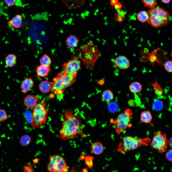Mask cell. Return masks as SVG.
<instances>
[{
  "label": "cell",
  "instance_id": "6da1fadb",
  "mask_svg": "<svg viewBox=\"0 0 172 172\" xmlns=\"http://www.w3.org/2000/svg\"><path fill=\"white\" fill-rule=\"evenodd\" d=\"M63 115V120L59 131L60 138L63 140H66L74 138L77 134H83L81 116L74 114L71 109L65 111Z\"/></svg>",
  "mask_w": 172,
  "mask_h": 172
},
{
  "label": "cell",
  "instance_id": "7a4b0ae2",
  "mask_svg": "<svg viewBox=\"0 0 172 172\" xmlns=\"http://www.w3.org/2000/svg\"><path fill=\"white\" fill-rule=\"evenodd\" d=\"M101 55V52L95 45L88 43L75 50L72 57L78 58L87 68L91 69Z\"/></svg>",
  "mask_w": 172,
  "mask_h": 172
},
{
  "label": "cell",
  "instance_id": "3957f363",
  "mask_svg": "<svg viewBox=\"0 0 172 172\" xmlns=\"http://www.w3.org/2000/svg\"><path fill=\"white\" fill-rule=\"evenodd\" d=\"M149 18L148 23L156 28L167 25L169 20L168 12L163 8L156 6L150 9L148 11Z\"/></svg>",
  "mask_w": 172,
  "mask_h": 172
},
{
  "label": "cell",
  "instance_id": "277c9868",
  "mask_svg": "<svg viewBox=\"0 0 172 172\" xmlns=\"http://www.w3.org/2000/svg\"><path fill=\"white\" fill-rule=\"evenodd\" d=\"M46 107L45 102L42 100L39 102L34 107L31 117V126L38 128L46 123L48 113Z\"/></svg>",
  "mask_w": 172,
  "mask_h": 172
},
{
  "label": "cell",
  "instance_id": "5b68a950",
  "mask_svg": "<svg viewBox=\"0 0 172 172\" xmlns=\"http://www.w3.org/2000/svg\"><path fill=\"white\" fill-rule=\"evenodd\" d=\"M75 78L64 72L58 73L53 78L52 90L55 94L61 95L65 88L75 82Z\"/></svg>",
  "mask_w": 172,
  "mask_h": 172
},
{
  "label": "cell",
  "instance_id": "8992f818",
  "mask_svg": "<svg viewBox=\"0 0 172 172\" xmlns=\"http://www.w3.org/2000/svg\"><path fill=\"white\" fill-rule=\"evenodd\" d=\"M149 138H136L128 136L123 138L122 142L118 145V151L125 153L128 150L136 149L142 146L147 145L150 142Z\"/></svg>",
  "mask_w": 172,
  "mask_h": 172
},
{
  "label": "cell",
  "instance_id": "52a82bcc",
  "mask_svg": "<svg viewBox=\"0 0 172 172\" xmlns=\"http://www.w3.org/2000/svg\"><path fill=\"white\" fill-rule=\"evenodd\" d=\"M132 114V111L128 108L124 113L119 115L117 118L114 120L111 119L110 122L113 124L118 134L124 131L128 127L132 126L130 118Z\"/></svg>",
  "mask_w": 172,
  "mask_h": 172
},
{
  "label": "cell",
  "instance_id": "ba28073f",
  "mask_svg": "<svg viewBox=\"0 0 172 172\" xmlns=\"http://www.w3.org/2000/svg\"><path fill=\"white\" fill-rule=\"evenodd\" d=\"M47 169L49 172H67L68 170L65 160L58 154L50 156Z\"/></svg>",
  "mask_w": 172,
  "mask_h": 172
},
{
  "label": "cell",
  "instance_id": "9c48e42d",
  "mask_svg": "<svg viewBox=\"0 0 172 172\" xmlns=\"http://www.w3.org/2000/svg\"><path fill=\"white\" fill-rule=\"evenodd\" d=\"M168 143L166 134L159 131L154 133L150 145L159 153H162L166 151Z\"/></svg>",
  "mask_w": 172,
  "mask_h": 172
},
{
  "label": "cell",
  "instance_id": "30bf717a",
  "mask_svg": "<svg viewBox=\"0 0 172 172\" xmlns=\"http://www.w3.org/2000/svg\"><path fill=\"white\" fill-rule=\"evenodd\" d=\"M81 62L78 58L72 57L62 66L65 73L75 77L78 72L81 69Z\"/></svg>",
  "mask_w": 172,
  "mask_h": 172
},
{
  "label": "cell",
  "instance_id": "8fae6325",
  "mask_svg": "<svg viewBox=\"0 0 172 172\" xmlns=\"http://www.w3.org/2000/svg\"><path fill=\"white\" fill-rule=\"evenodd\" d=\"M114 67L120 69L125 70L129 67L130 63L128 59L125 56H118L113 60Z\"/></svg>",
  "mask_w": 172,
  "mask_h": 172
},
{
  "label": "cell",
  "instance_id": "7c38bea8",
  "mask_svg": "<svg viewBox=\"0 0 172 172\" xmlns=\"http://www.w3.org/2000/svg\"><path fill=\"white\" fill-rule=\"evenodd\" d=\"M79 40L78 38L75 35L72 34L69 36L65 41V44L70 49H74L78 46Z\"/></svg>",
  "mask_w": 172,
  "mask_h": 172
},
{
  "label": "cell",
  "instance_id": "4fadbf2b",
  "mask_svg": "<svg viewBox=\"0 0 172 172\" xmlns=\"http://www.w3.org/2000/svg\"><path fill=\"white\" fill-rule=\"evenodd\" d=\"M69 8L72 9L78 8L84 4L86 0H61Z\"/></svg>",
  "mask_w": 172,
  "mask_h": 172
},
{
  "label": "cell",
  "instance_id": "5bb4252c",
  "mask_svg": "<svg viewBox=\"0 0 172 172\" xmlns=\"http://www.w3.org/2000/svg\"><path fill=\"white\" fill-rule=\"evenodd\" d=\"M37 97L32 95H29L27 96L24 100V103L26 107L31 108L34 107L37 103Z\"/></svg>",
  "mask_w": 172,
  "mask_h": 172
},
{
  "label": "cell",
  "instance_id": "9a60e30c",
  "mask_svg": "<svg viewBox=\"0 0 172 172\" xmlns=\"http://www.w3.org/2000/svg\"><path fill=\"white\" fill-rule=\"evenodd\" d=\"M34 82L31 78L26 79L22 82L21 87L22 92L24 93L29 91L33 86Z\"/></svg>",
  "mask_w": 172,
  "mask_h": 172
},
{
  "label": "cell",
  "instance_id": "2e32d148",
  "mask_svg": "<svg viewBox=\"0 0 172 172\" xmlns=\"http://www.w3.org/2000/svg\"><path fill=\"white\" fill-rule=\"evenodd\" d=\"M53 82H50L47 80L43 81L40 82L39 88L41 92L46 93L52 90Z\"/></svg>",
  "mask_w": 172,
  "mask_h": 172
},
{
  "label": "cell",
  "instance_id": "e0dca14e",
  "mask_svg": "<svg viewBox=\"0 0 172 172\" xmlns=\"http://www.w3.org/2000/svg\"><path fill=\"white\" fill-rule=\"evenodd\" d=\"M50 68L49 67L41 65L37 66L36 73L37 77L46 76L50 71Z\"/></svg>",
  "mask_w": 172,
  "mask_h": 172
},
{
  "label": "cell",
  "instance_id": "ac0fdd59",
  "mask_svg": "<svg viewBox=\"0 0 172 172\" xmlns=\"http://www.w3.org/2000/svg\"><path fill=\"white\" fill-rule=\"evenodd\" d=\"M22 18L19 14H17L9 22V25L16 28L21 27L22 23Z\"/></svg>",
  "mask_w": 172,
  "mask_h": 172
},
{
  "label": "cell",
  "instance_id": "d6986e66",
  "mask_svg": "<svg viewBox=\"0 0 172 172\" xmlns=\"http://www.w3.org/2000/svg\"><path fill=\"white\" fill-rule=\"evenodd\" d=\"M91 150L95 154L98 155L101 154L104 150V147L102 143L100 142H96L92 145Z\"/></svg>",
  "mask_w": 172,
  "mask_h": 172
},
{
  "label": "cell",
  "instance_id": "ffe728a7",
  "mask_svg": "<svg viewBox=\"0 0 172 172\" xmlns=\"http://www.w3.org/2000/svg\"><path fill=\"white\" fill-rule=\"evenodd\" d=\"M140 119L143 122L149 124L153 126L151 121L152 119V116L150 111L147 110L143 112L140 115Z\"/></svg>",
  "mask_w": 172,
  "mask_h": 172
},
{
  "label": "cell",
  "instance_id": "44dd1931",
  "mask_svg": "<svg viewBox=\"0 0 172 172\" xmlns=\"http://www.w3.org/2000/svg\"><path fill=\"white\" fill-rule=\"evenodd\" d=\"M16 62V57L12 54H9L6 57L5 63L6 65L9 67L14 66Z\"/></svg>",
  "mask_w": 172,
  "mask_h": 172
},
{
  "label": "cell",
  "instance_id": "7402d4cb",
  "mask_svg": "<svg viewBox=\"0 0 172 172\" xmlns=\"http://www.w3.org/2000/svg\"><path fill=\"white\" fill-rule=\"evenodd\" d=\"M102 97L103 101L108 102L113 99V95L111 91L106 90L102 92Z\"/></svg>",
  "mask_w": 172,
  "mask_h": 172
},
{
  "label": "cell",
  "instance_id": "603a6c76",
  "mask_svg": "<svg viewBox=\"0 0 172 172\" xmlns=\"http://www.w3.org/2000/svg\"><path fill=\"white\" fill-rule=\"evenodd\" d=\"M142 88L141 85L139 82H135L132 83L129 86L130 91L134 93H137L140 92Z\"/></svg>",
  "mask_w": 172,
  "mask_h": 172
},
{
  "label": "cell",
  "instance_id": "cb8c5ba5",
  "mask_svg": "<svg viewBox=\"0 0 172 172\" xmlns=\"http://www.w3.org/2000/svg\"><path fill=\"white\" fill-rule=\"evenodd\" d=\"M40 65L50 67L51 61L49 57L46 54H44L41 58L40 60Z\"/></svg>",
  "mask_w": 172,
  "mask_h": 172
},
{
  "label": "cell",
  "instance_id": "d4e9b609",
  "mask_svg": "<svg viewBox=\"0 0 172 172\" xmlns=\"http://www.w3.org/2000/svg\"><path fill=\"white\" fill-rule=\"evenodd\" d=\"M31 141V138L30 136L27 134H25L21 137L19 143L22 146L25 147L30 143Z\"/></svg>",
  "mask_w": 172,
  "mask_h": 172
},
{
  "label": "cell",
  "instance_id": "484cf974",
  "mask_svg": "<svg viewBox=\"0 0 172 172\" xmlns=\"http://www.w3.org/2000/svg\"><path fill=\"white\" fill-rule=\"evenodd\" d=\"M137 17L139 21L142 22H145L148 20L149 15L146 11H141L138 13Z\"/></svg>",
  "mask_w": 172,
  "mask_h": 172
},
{
  "label": "cell",
  "instance_id": "4316f807",
  "mask_svg": "<svg viewBox=\"0 0 172 172\" xmlns=\"http://www.w3.org/2000/svg\"><path fill=\"white\" fill-rule=\"evenodd\" d=\"M108 102V109L110 112L115 113L119 111V108L117 103L114 101L110 102Z\"/></svg>",
  "mask_w": 172,
  "mask_h": 172
},
{
  "label": "cell",
  "instance_id": "83f0119b",
  "mask_svg": "<svg viewBox=\"0 0 172 172\" xmlns=\"http://www.w3.org/2000/svg\"><path fill=\"white\" fill-rule=\"evenodd\" d=\"M151 83L156 93L158 95L162 96L164 92L161 87L156 80L154 83Z\"/></svg>",
  "mask_w": 172,
  "mask_h": 172
},
{
  "label": "cell",
  "instance_id": "f1b7e54d",
  "mask_svg": "<svg viewBox=\"0 0 172 172\" xmlns=\"http://www.w3.org/2000/svg\"><path fill=\"white\" fill-rule=\"evenodd\" d=\"M145 6L150 9L156 6L157 0H142Z\"/></svg>",
  "mask_w": 172,
  "mask_h": 172
},
{
  "label": "cell",
  "instance_id": "f546056e",
  "mask_svg": "<svg viewBox=\"0 0 172 172\" xmlns=\"http://www.w3.org/2000/svg\"><path fill=\"white\" fill-rule=\"evenodd\" d=\"M152 106L153 109L156 111H159L162 108L163 104L160 100L155 99L153 103Z\"/></svg>",
  "mask_w": 172,
  "mask_h": 172
},
{
  "label": "cell",
  "instance_id": "4dcf8cb0",
  "mask_svg": "<svg viewBox=\"0 0 172 172\" xmlns=\"http://www.w3.org/2000/svg\"><path fill=\"white\" fill-rule=\"evenodd\" d=\"M94 157L91 156H86L85 157L86 164L90 169L91 168L93 165V160Z\"/></svg>",
  "mask_w": 172,
  "mask_h": 172
},
{
  "label": "cell",
  "instance_id": "1f68e13d",
  "mask_svg": "<svg viewBox=\"0 0 172 172\" xmlns=\"http://www.w3.org/2000/svg\"><path fill=\"white\" fill-rule=\"evenodd\" d=\"M163 65L167 71L169 72H172V61H167L163 64Z\"/></svg>",
  "mask_w": 172,
  "mask_h": 172
},
{
  "label": "cell",
  "instance_id": "d6a6232c",
  "mask_svg": "<svg viewBox=\"0 0 172 172\" xmlns=\"http://www.w3.org/2000/svg\"><path fill=\"white\" fill-rule=\"evenodd\" d=\"M8 118L7 113L5 110L0 109V122H3Z\"/></svg>",
  "mask_w": 172,
  "mask_h": 172
},
{
  "label": "cell",
  "instance_id": "836d02e7",
  "mask_svg": "<svg viewBox=\"0 0 172 172\" xmlns=\"http://www.w3.org/2000/svg\"><path fill=\"white\" fill-rule=\"evenodd\" d=\"M17 0H4L5 4L9 7L12 6L14 5L17 1Z\"/></svg>",
  "mask_w": 172,
  "mask_h": 172
},
{
  "label": "cell",
  "instance_id": "e575fe53",
  "mask_svg": "<svg viewBox=\"0 0 172 172\" xmlns=\"http://www.w3.org/2000/svg\"><path fill=\"white\" fill-rule=\"evenodd\" d=\"M23 169L24 172H34L32 167L31 165L24 167Z\"/></svg>",
  "mask_w": 172,
  "mask_h": 172
},
{
  "label": "cell",
  "instance_id": "d590c367",
  "mask_svg": "<svg viewBox=\"0 0 172 172\" xmlns=\"http://www.w3.org/2000/svg\"><path fill=\"white\" fill-rule=\"evenodd\" d=\"M166 159L170 161H172V151L170 150L168 151L165 155Z\"/></svg>",
  "mask_w": 172,
  "mask_h": 172
},
{
  "label": "cell",
  "instance_id": "8d00e7d4",
  "mask_svg": "<svg viewBox=\"0 0 172 172\" xmlns=\"http://www.w3.org/2000/svg\"><path fill=\"white\" fill-rule=\"evenodd\" d=\"M118 2V0H111L110 3L112 6L117 4Z\"/></svg>",
  "mask_w": 172,
  "mask_h": 172
},
{
  "label": "cell",
  "instance_id": "74e56055",
  "mask_svg": "<svg viewBox=\"0 0 172 172\" xmlns=\"http://www.w3.org/2000/svg\"><path fill=\"white\" fill-rule=\"evenodd\" d=\"M168 143L170 147L172 149V137L169 140Z\"/></svg>",
  "mask_w": 172,
  "mask_h": 172
},
{
  "label": "cell",
  "instance_id": "f35d334b",
  "mask_svg": "<svg viewBox=\"0 0 172 172\" xmlns=\"http://www.w3.org/2000/svg\"><path fill=\"white\" fill-rule=\"evenodd\" d=\"M129 103L130 105L131 106H133L134 104V101L132 100H130V101H129Z\"/></svg>",
  "mask_w": 172,
  "mask_h": 172
},
{
  "label": "cell",
  "instance_id": "ab89813d",
  "mask_svg": "<svg viewBox=\"0 0 172 172\" xmlns=\"http://www.w3.org/2000/svg\"><path fill=\"white\" fill-rule=\"evenodd\" d=\"M171 0H161L165 4L168 3Z\"/></svg>",
  "mask_w": 172,
  "mask_h": 172
},
{
  "label": "cell",
  "instance_id": "60d3db41",
  "mask_svg": "<svg viewBox=\"0 0 172 172\" xmlns=\"http://www.w3.org/2000/svg\"><path fill=\"white\" fill-rule=\"evenodd\" d=\"M98 82L100 85H102L104 83V81L103 80H99Z\"/></svg>",
  "mask_w": 172,
  "mask_h": 172
},
{
  "label": "cell",
  "instance_id": "b9f144b4",
  "mask_svg": "<svg viewBox=\"0 0 172 172\" xmlns=\"http://www.w3.org/2000/svg\"><path fill=\"white\" fill-rule=\"evenodd\" d=\"M38 159H34L33 161L34 163H36L38 162Z\"/></svg>",
  "mask_w": 172,
  "mask_h": 172
},
{
  "label": "cell",
  "instance_id": "7bdbcfd3",
  "mask_svg": "<svg viewBox=\"0 0 172 172\" xmlns=\"http://www.w3.org/2000/svg\"><path fill=\"white\" fill-rule=\"evenodd\" d=\"M88 170L86 168H83L82 169V172H88Z\"/></svg>",
  "mask_w": 172,
  "mask_h": 172
},
{
  "label": "cell",
  "instance_id": "ee69618b",
  "mask_svg": "<svg viewBox=\"0 0 172 172\" xmlns=\"http://www.w3.org/2000/svg\"><path fill=\"white\" fill-rule=\"evenodd\" d=\"M85 156H84L82 155L80 156V159L81 160H83L85 159Z\"/></svg>",
  "mask_w": 172,
  "mask_h": 172
},
{
  "label": "cell",
  "instance_id": "f6af8a7d",
  "mask_svg": "<svg viewBox=\"0 0 172 172\" xmlns=\"http://www.w3.org/2000/svg\"><path fill=\"white\" fill-rule=\"evenodd\" d=\"M171 55L172 57V51L171 53Z\"/></svg>",
  "mask_w": 172,
  "mask_h": 172
}]
</instances>
